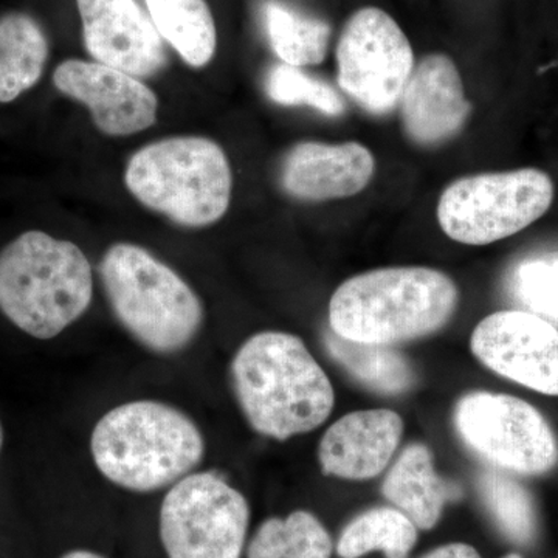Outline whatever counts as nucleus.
<instances>
[{"label":"nucleus","mask_w":558,"mask_h":558,"mask_svg":"<svg viewBox=\"0 0 558 558\" xmlns=\"http://www.w3.org/2000/svg\"><path fill=\"white\" fill-rule=\"evenodd\" d=\"M374 171L376 160L360 143L303 142L286 154L281 185L303 202L344 199L365 190Z\"/></svg>","instance_id":"obj_15"},{"label":"nucleus","mask_w":558,"mask_h":558,"mask_svg":"<svg viewBox=\"0 0 558 558\" xmlns=\"http://www.w3.org/2000/svg\"><path fill=\"white\" fill-rule=\"evenodd\" d=\"M161 38L191 68H204L218 47L215 20L205 0H145Z\"/></svg>","instance_id":"obj_19"},{"label":"nucleus","mask_w":558,"mask_h":558,"mask_svg":"<svg viewBox=\"0 0 558 558\" xmlns=\"http://www.w3.org/2000/svg\"><path fill=\"white\" fill-rule=\"evenodd\" d=\"M325 343L330 357L360 384L379 395H402L416 380L409 360L388 344L359 343L341 339L332 330L326 333Z\"/></svg>","instance_id":"obj_20"},{"label":"nucleus","mask_w":558,"mask_h":558,"mask_svg":"<svg viewBox=\"0 0 558 558\" xmlns=\"http://www.w3.org/2000/svg\"><path fill=\"white\" fill-rule=\"evenodd\" d=\"M422 558H481L478 550L465 543H450V545L440 546L433 549L427 556Z\"/></svg>","instance_id":"obj_27"},{"label":"nucleus","mask_w":558,"mask_h":558,"mask_svg":"<svg viewBox=\"0 0 558 558\" xmlns=\"http://www.w3.org/2000/svg\"><path fill=\"white\" fill-rule=\"evenodd\" d=\"M238 405L259 435L275 440L314 432L330 416L336 392L300 337L264 330L231 360Z\"/></svg>","instance_id":"obj_1"},{"label":"nucleus","mask_w":558,"mask_h":558,"mask_svg":"<svg viewBox=\"0 0 558 558\" xmlns=\"http://www.w3.org/2000/svg\"><path fill=\"white\" fill-rule=\"evenodd\" d=\"M381 494L414 526L429 531L438 524L447 502L461 498L462 492L436 473L427 446L411 444L389 469Z\"/></svg>","instance_id":"obj_17"},{"label":"nucleus","mask_w":558,"mask_h":558,"mask_svg":"<svg viewBox=\"0 0 558 558\" xmlns=\"http://www.w3.org/2000/svg\"><path fill=\"white\" fill-rule=\"evenodd\" d=\"M53 84L83 102L95 126L113 137L148 130L157 119V95L130 73L100 62L64 61L54 70Z\"/></svg>","instance_id":"obj_12"},{"label":"nucleus","mask_w":558,"mask_h":558,"mask_svg":"<svg viewBox=\"0 0 558 558\" xmlns=\"http://www.w3.org/2000/svg\"><path fill=\"white\" fill-rule=\"evenodd\" d=\"M3 438H5V435H3L2 421H0V451L3 449Z\"/></svg>","instance_id":"obj_29"},{"label":"nucleus","mask_w":558,"mask_h":558,"mask_svg":"<svg viewBox=\"0 0 558 558\" xmlns=\"http://www.w3.org/2000/svg\"><path fill=\"white\" fill-rule=\"evenodd\" d=\"M513 303L558 326V252H543L519 260L508 275Z\"/></svg>","instance_id":"obj_25"},{"label":"nucleus","mask_w":558,"mask_h":558,"mask_svg":"<svg viewBox=\"0 0 558 558\" xmlns=\"http://www.w3.org/2000/svg\"><path fill=\"white\" fill-rule=\"evenodd\" d=\"M94 296V271L78 245L44 231L0 252V312L33 339L51 340L78 322Z\"/></svg>","instance_id":"obj_4"},{"label":"nucleus","mask_w":558,"mask_h":558,"mask_svg":"<svg viewBox=\"0 0 558 558\" xmlns=\"http://www.w3.org/2000/svg\"><path fill=\"white\" fill-rule=\"evenodd\" d=\"M459 438L495 468L535 476L558 462V442L543 414L515 396L473 391L453 411Z\"/></svg>","instance_id":"obj_9"},{"label":"nucleus","mask_w":558,"mask_h":558,"mask_svg":"<svg viewBox=\"0 0 558 558\" xmlns=\"http://www.w3.org/2000/svg\"><path fill=\"white\" fill-rule=\"evenodd\" d=\"M403 130L411 142L438 146L457 137L472 106L457 65L446 54H427L414 65L399 100Z\"/></svg>","instance_id":"obj_14"},{"label":"nucleus","mask_w":558,"mask_h":558,"mask_svg":"<svg viewBox=\"0 0 558 558\" xmlns=\"http://www.w3.org/2000/svg\"><path fill=\"white\" fill-rule=\"evenodd\" d=\"M264 24L271 49L284 64L304 68L325 61L330 39V27L325 21L269 0L264 5Z\"/></svg>","instance_id":"obj_23"},{"label":"nucleus","mask_w":558,"mask_h":558,"mask_svg":"<svg viewBox=\"0 0 558 558\" xmlns=\"http://www.w3.org/2000/svg\"><path fill=\"white\" fill-rule=\"evenodd\" d=\"M417 527L396 508H374L355 517L337 543L340 558H360L380 550L387 558H409L416 546Z\"/></svg>","instance_id":"obj_21"},{"label":"nucleus","mask_w":558,"mask_h":558,"mask_svg":"<svg viewBox=\"0 0 558 558\" xmlns=\"http://www.w3.org/2000/svg\"><path fill=\"white\" fill-rule=\"evenodd\" d=\"M84 46L95 61L135 76L167 65L163 40L135 0H76Z\"/></svg>","instance_id":"obj_13"},{"label":"nucleus","mask_w":558,"mask_h":558,"mask_svg":"<svg viewBox=\"0 0 558 558\" xmlns=\"http://www.w3.org/2000/svg\"><path fill=\"white\" fill-rule=\"evenodd\" d=\"M453 279L428 267H387L349 278L329 303L330 330L369 344L402 343L442 329L457 311Z\"/></svg>","instance_id":"obj_3"},{"label":"nucleus","mask_w":558,"mask_h":558,"mask_svg":"<svg viewBox=\"0 0 558 558\" xmlns=\"http://www.w3.org/2000/svg\"><path fill=\"white\" fill-rule=\"evenodd\" d=\"M100 277L120 325L154 354H178L199 336L204 325L199 296L148 250L130 242L110 245Z\"/></svg>","instance_id":"obj_5"},{"label":"nucleus","mask_w":558,"mask_h":558,"mask_svg":"<svg viewBox=\"0 0 558 558\" xmlns=\"http://www.w3.org/2000/svg\"><path fill=\"white\" fill-rule=\"evenodd\" d=\"M473 355L498 376L558 396V328L526 311L488 315L473 330Z\"/></svg>","instance_id":"obj_11"},{"label":"nucleus","mask_w":558,"mask_h":558,"mask_svg":"<svg viewBox=\"0 0 558 558\" xmlns=\"http://www.w3.org/2000/svg\"><path fill=\"white\" fill-rule=\"evenodd\" d=\"M402 435L403 421L396 411H354L326 429L318 446L319 465L336 478H374L388 468Z\"/></svg>","instance_id":"obj_16"},{"label":"nucleus","mask_w":558,"mask_h":558,"mask_svg":"<svg viewBox=\"0 0 558 558\" xmlns=\"http://www.w3.org/2000/svg\"><path fill=\"white\" fill-rule=\"evenodd\" d=\"M332 550L322 521L307 510H295L286 519L264 521L250 539L247 558H330Z\"/></svg>","instance_id":"obj_22"},{"label":"nucleus","mask_w":558,"mask_h":558,"mask_svg":"<svg viewBox=\"0 0 558 558\" xmlns=\"http://www.w3.org/2000/svg\"><path fill=\"white\" fill-rule=\"evenodd\" d=\"M207 444L196 422L160 400L121 403L102 414L90 435L95 468L113 486L153 494L193 473Z\"/></svg>","instance_id":"obj_2"},{"label":"nucleus","mask_w":558,"mask_h":558,"mask_svg":"<svg viewBox=\"0 0 558 558\" xmlns=\"http://www.w3.org/2000/svg\"><path fill=\"white\" fill-rule=\"evenodd\" d=\"M339 84L373 116H385L399 105L414 69L409 38L384 10H359L344 25L337 46Z\"/></svg>","instance_id":"obj_10"},{"label":"nucleus","mask_w":558,"mask_h":558,"mask_svg":"<svg viewBox=\"0 0 558 558\" xmlns=\"http://www.w3.org/2000/svg\"><path fill=\"white\" fill-rule=\"evenodd\" d=\"M553 201V180L535 168L468 175L444 191L438 220L450 240L487 245L526 229Z\"/></svg>","instance_id":"obj_7"},{"label":"nucleus","mask_w":558,"mask_h":558,"mask_svg":"<svg viewBox=\"0 0 558 558\" xmlns=\"http://www.w3.org/2000/svg\"><path fill=\"white\" fill-rule=\"evenodd\" d=\"M478 488L499 531L515 545H531L537 532V515L526 488L494 470L481 473Z\"/></svg>","instance_id":"obj_24"},{"label":"nucleus","mask_w":558,"mask_h":558,"mask_svg":"<svg viewBox=\"0 0 558 558\" xmlns=\"http://www.w3.org/2000/svg\"><path fill=\"white\" fill-rule=\"evenodd\" d=\"M250 523L244 495L218 472H193L168 488L159 512L168 558H242Z\"/></svg>","instance_id":"obj_8"},{"label":"nucleus","mask_w":558,"mask_h":558,"mask_svg":"<svg viewBox=\"0 0 558 558\" xmlns=\"http://www.w3.org/2000/svg\"><path fill=\"white\" fill-rule=\"evenodd\" d=\"M124 182L145 207L178 226L204 229L230 207L233 174L218 143L205 137H172L137 150Z\"/></svg>","instance_id":"obj_6"},{"label":"nucleus","mask_w":558,"mask_h":558,"mask_svg":"<svg viewBox=\"0 0 558 558\" xmlns=\"http://www.w3.org/2000/svg\"><path fill=\"white\" fill-rule=\"evenodd\" d=\"M49 58V40L25 13L0 17V102H11L35 87Z\"/></svg>","instance_id":"obj_18"},{"label":"nucleus","mask_w":558,"mask_h":558,"mask_svg":"<svg viewBox=\"0 0 558 558\" xmlns=\"http://www.w3.org/2000/svg\"><path fill=\"white\" fill-rule=\"evenodd\" d=\"M502 558H523V556H521V554L512 553L508 554V556H505Z\"/></svg>","instance_id":"obj_30"},{"label":"nucleus","mask_w":558,"mask_h":558,"mask_svg":"<svg viewBox=\"0 0 558 558\" xmlns=\"http://www.w3.org/2000/svg\"><path fill=\"white\" fill-rule=\"evenodd\" d=\"M60 558H108L102 556L100 553H95V550L90 549H73L65 553L64 556Z\"/></svg>","instance_id":"obj_28"},{"label":"nucleus","mask_w":558,"mask_h":558,"mask_svg":"<svg viewBox=\"0 0 558 558\" xmlns=\"http://www.w3.org/2000/svg\"><path fill=\"white\" fill-rule=\"evenodd\" d=\"M266 92L271 101L282 106H311L326 116L344 112L343 98L326 81L306 75L300 68L282 62L274 65L266 76Z\"/></svg>","instance_id":"obj_26"}]
</instances>
